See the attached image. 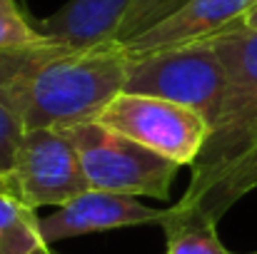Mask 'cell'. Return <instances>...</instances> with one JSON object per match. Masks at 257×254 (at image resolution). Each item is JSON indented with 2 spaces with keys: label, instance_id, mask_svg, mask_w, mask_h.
<instances>
[{
  "label": "cell",
  "instance_id": "1",
  "mask_svg": "<svg viewBox=\"0 0 257 254\" xmlns=\"http://www.w3.org/2000/svg\"><path fill=\"white\" fill-rule=\"evenodd\" d=\"M127 63L130 53L117 40L0 50V102L25 130L92 122L125 90Z\"/></svg>",
  "mask_w": 257,
  "mask_h": 254
},
{
  "label": "cell",
  "instance_id": "2",
  "mask_svg": "<svg viewBox=\"0 0 257 254\" xmlns=\"http://www.w3.org/2000/svg\"><path fill=\"white\" fill-rule=\"evenodd\" d=\"M227 70V90L192 179L180 202H197L237 160L257 145V28L245 23L210 40Z\"/></svg>",
  "mask_w": 257,
  "mask_h": 254
},
{
  "label": "cell",
  "instance_id": "3",
  "mask_svg": "<svg viewBox=\"0 0 257 254\" xmlns=\"http://www.w3.org/2000/svg\"><path fill=\"white\" fill-rule=\"evenodd\" d=\"M227 90V70L210 40L130 55L122 92L153 95L185 105L215 125Z\"/></svg>",
  "mask_w": 257,
  "mask_h": 254
},
{
  "label": "cell",
  "instance_id": "4",
  "mask_svg": "<svg viewBox=\"0 0 257 254\" xmlns=\"http://www.w3.org/2000/svg\"><path fill=\"white\" fill-rule=\"evenodd\" d=\"M92 189L168 199L180 165L92 120L65 130Z\"/></svg>",
  "mask_w": 257,
  "mask_h": 254
},
{
  "label": "cell",
  "instance_id": "5",
  "mask_svg": "<svg viewBox=\"0 0 257 254\" xmlns=\"http://www.w3.org/2000/svg\"><path fill=\"white\" fill-rule=\"evenodd\" d=\"M90 189L70 135L60 127L25 130L13 167L0 172V192L30 209L63 207Z\"/></svg>",
  "mask_w": 257,
  "mask_h": 254
},
{
  "label": "cell",
  "instance_id": "6",
  "mask_svg": "<svg viewBox=\"0 0 257 254\" xmlns=\"http://www.w3.org/2000/svg\"><path fill=\"white\" fill-rule=\"evenodd\" d=\"M105 127L140 142L143 147L192 167L210 140L212 125L195 110L172 100L120 92L97 117Z\"/></svg>",
  "mask_w": 257,
  "mask_h": 254
},
{
  "label": "cell",
  "instance_id": "7",
  "mask_svg": "<svg viewBox=\"0 0 257 254\" xmlns=\"http://www.w3.org/2000/svg\"><path fill=\"white\" fill-rule=\"evenodd\" d=\"M165 214H168V209L150 207V204L140 202V197L90 187L73 202H68V204L58 207L53 214L43 217L40 229H43V237L48 239V244H55L60 239L95 234V232L140 227V224H163Z\"/></svg>",
  "mask_w": 257,
  "mask_h": 254
},
{
  "label": "cell",
  "instance_id": "8",
  "mask_svg": "<svg viewBox=\"0 0 257 254\" xmlns=\"http://www.w3.org/2000/svg\"><path fill=\"white\" fill-rule=\"evenodd\" d=\"M255 5L257 0H187L158 25L125 43V48L130 55H145L192 43H205L245 23Z\"/></svg>",
  "mask_w": 257,
  "mask_h": 254
},
{
  "label": "cell",
  "instance_id": "9",
  "mask_svg": "<svg viewBox=\"0 0 257 254\" xmlns=\"http://www.w3.org/2000/svg\"><path fill=\"white\" fill-rule=\"evenodd\" d=\"M135 0H68L38 28L50 43L90 48L105 40H115V30Z\"/></svg>",
  "mask_w": 257,
  "mask_h": 254
},
{
  "label": "cell",
  "instance_id": "10",
  "mask_svg": "<svg viewBox=\"0 0 257 254\" xmlns=\"http://www.w3.org/2000/svg\"><path fill=\"white\" fill-rule=\"evenodd\" d=\"M165 254H232L217 237V219L195 204H172L163 219Z\"/></svg>",
  "mask_w": 257,
  "mask_h": 254
},
{
  "label": "cell",
  "instance_id": "11",
  "mask_svg": "<svg viewBox=\"0 0 257 254\" xmlns=\"http://www.w3.org/2000/svg\"><path fill=\"white\" fill-rule=\"evenodd\" d=\"M0 254H53L35 209L0 192Z\"/></svg>",
  "mask_w": 257,
  "mask_h": 254
},
{
  "label": "cell",
  "instance_id": "12",
  "mask_svg": "<svg viewBox=\"0 0 257 254\" xmlns=\"http://www.w3.org/2000/svg\"><path fill=\"white\" fill-rule=\"evenodd\" d=\"M255 187H257V145L242 160H237L232 167L227 169L197 202H190V204L205 209L207 214H212V217L220 222V217H222L240 197H245V194L252 192ZM182 204H187V202H182Z\"/></svg>",
  "mask_w": 257,
  "mask_h": 254
},
{
  "label": "cell",
  "instance_id": "13",
  "mask_svg": "<svg viewBox=\"0 0 257 254\" xmlns=\"http://www.w3.org/2000/svg\"><path fill=\"white\" fill-rule=\"evenodd\" d=\"M50 40L40 33L38 25L28 20L18 0H0V50L15 48H40Z\"/></svg>",
  "mask_w": 257,
  "mask_h": 254
},
{
  "label": "cell",
  "instance_id": "14",
  "mask_svg": "<svg viewBox=\"0 0 257 254\" xmlns=\"http://www.w3.org/2000/svg\"><path fill=\"white\" fill-rule=\"evenodd\" d=\"M187 0H135L130 5V10L125 13L122 23L115 30V40L117 43H130L133 38H138L140 33L150 30L153 25H158L163 18H168L172 10H177L180 5H185Z\"/></svg>",
  "mask_w": 257,
  "mask_h": 254
},
{
  "label": "cell",
  "instance_id": "15",
  "mask_svg": "<svg viewBox=\"0 0 257 254\" xmlns=\"http://www.w3.org/2000/svg\"><path fill=\"white\" fill-rule=\"evenodd\" d=\"M23 132H25V127L18 120V115L5 102H0V172H8L13 167Z\"/></svg>",
  "mask_w": 257,
  "mask_h": 254
},
{
  "label": "cell",
  "instance_id": "16",
  "mask_svg": "<svg viewBox=\"0 0 257 254\" xmlns=\"http://www.w3.org/2000/svg\"><path fill=\"white\" fill-rule=\"evenodd\" d=\"M245 25H247V28H257V5L252 8V13L245 18Z\"/></svg>",
  "mask_w": 257,
  "mask_h": 254
},
{
  "label": "cell",
  "instance_id": "17",
  "mask_svg": "<svg viewBox=\"0 0 257 254\" xmlns=\"http://www.w3.org/2000/svg\"><path fill=\"white\" fill-rule=\"evenodd\" d=\"M250 254H257V252H250Z\"/></svg>",
  "mask_w": 257,
  "mask_h": 254
}]
</instances>
